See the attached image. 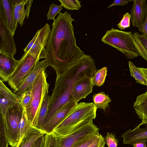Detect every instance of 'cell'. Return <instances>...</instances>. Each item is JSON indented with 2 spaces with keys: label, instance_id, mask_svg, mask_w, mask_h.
Wrapping results in <instances>:
<instances>
[{
  "label": "cell",
  "instance_id": "f546056e",
  "mask_svg": "<svg viewBox=\"0 0 147 147\" xmlns=\"http://www.w3.org/2000/svg\"><path fill=\"white\" fill-rule=\"evenodd\" d=\"M20 103L24 110H26L31 98V90L30 87L20 96Z\"/></svg>",
  "mask_w": 147,
  "mask_h": 147
},
{
  "label": "cell",
  "instance_id": "f35d334b",
  "mask_svg": "<svg viewBox=\"0 0 147 147\" xmlns=\"http://www.w3.org/2000/svg\"><path fill=\"white\" fill-rule=\"evenodd\" d=\"M45 135L41 136L32 147H42Z\"/></svg>",
  "mask_w": 147,
  "mask_h": 147
},
{
  "label": "cell",
  "instance_id": "8fae6325",
  "mask_svg": "<svg viewBox=\"0 0 147 147\" xmlns=\"http://www.w3.org/2000/svg\"><path fill=\"white\" fill-rule=\"evenodd\" d=\"M0 21L14 36L18 24L15 20L11 0H0Z\"/></svg>",
  "mask_w": 147,
  "mask_h": 147
},
{
  "label": "cell",
  "instance_id": "9c48e42d",
  "mask_svg": "<svg viewBox=\"0 0 147 147\" xmlns=\"http://www.w3.org/2000/svg\"><path fill=\"white\" fill-rule=\"evenodd\" d=\"M51 30L48 23L37 30L32 40L24 49L27 53L40 59L46 58V49L45 48L50 35Z\"/></svg>",
  "mask_w": 147,
  "mask_h": 147
},
{
  "label": "cell",
  "instance_id": "5b68a950",
  "mask_svg": "<svg viewBox=\"0 0 147 147\" xmlns=\"http://www.w3.org/2000/svg\"><path fill=\"white\" fill-rule=\"evenodd\" d=\"M45 70L40 71L30 87L31 98L26 111L28 118L34 127L35 126L42 102L49 92V85L47 82Z\"/></svg>",
  "mask_w": 147,
  "mask_h": 147
},
{
  "label": "cell",
  "instance_id": "3957f363",
  "mask_svg": "<svg viewBox=\"0 0 147 147\" xmlns=\"http://www.w3.org/2000/svg\"><path fill=\"white\" fill-rule=\"evenodd\" d=\"M97 108L93 102L77 103L51 132L60 136L69 134L95 119Z\"/></svg>",
  "mask_w": 147,
  "mask_h": 147
},
{
  "label": "cell",
  "instance_id": "ba28073f",
  "mask_svg": "<svg viewBox=\"0 0 147 147\" xmlns=\"http://www.w3.org/2000/svg\"><path fill=\"white\" fill-rule=\"evenodd\" d=\"M20 103L9 107L3 117L5 129L9 145L16 147L19 141L18 125L23 111Z\"/></svg>",
  "mask_w": 147,
  "mask_h": 147
},
{
  "label": "cell",
  "instance_id": "4dcf8cb0",
  "mask_svg": "<svg viewBox=\"0 0 147 147\" xmlns=\"http://www.w3.org/2000/svg\"><path fill=\"white\" fill-rule=\"evenodd\" d=\"M8 144L5 129L3 117L0 114V147H8Z\"/></svg>",
  "mask_w": 147,
  "mask_h": 147
},
{
  "label": "cell",
  "instance_id": "484cf974",
  "mask_svg": "<svg viewBox=\"0 0 147 147\" xmlns=\"http://www.w3.org/2000/svg\"><path fill=\"white\" fill-rule=\"evenodd\" d=\"M100 135L99 132L86 136L78 141L71 147H88L96 141Z\"/></svg>",
  "mask_w": 147,
  "mask_h": 147
},
{
  "label": "cell",
  "instance_id": "5bb4252c",
  "mask_svg": "<svg viewBox=\"0 0 147 147\" xmlns=\"http://www.w3.org/2000/svg\"><path fill=\"white\" fill-rule=\"evenodd\" d=\"M76 104L72 100L64 104L57 111L48 122L42 126L41 130L45 134L52 132Z\"/></svg>",
  "mask_w": 147,
  "mask_h": 147
},
{
  "label": "cell",
  "instance_id": "603a6c76",
  "mask_svg": "<svg viewBox=\"0 0 147 147\" xmlns=\"http://www.w3.org/2000/svg\"><path fill=\"white\" fill-rule=\"evenodd\" d=\"M50 100L51 96L47 95L42 102L34 126L38 129L41 130L44 121L47 113Z\"/></svg>",
  "mask_w": 147,
  "mask_h": 147
},
{
  "label": "cell",
  "instance_id": "74e56055",
  "mask_svg": "<svg viewBox=\"0 0 147 147\" xmlns=\"http://www.w3.org/2000/svg\"><path fill=\"white\" fill-rule=\"evenodd\" d=\"M132 1L133 0H115L107 8H108L111 6L115 5L124 6L127 4L129 2Z\"/></svg>",
  "mask_w": 147,
  "mask_h": 147
},
{
  "label": "cell",
  "instance_id": "d6986e66",
  "mask_svg": "<svg viewBox=\"0 0 147 147\" xmlns=\"http://www.w3.org/2000/svg\"><path fill=\"white\" fill-rule=\"evenodd\" d=\"M133 108L135 112L142 120L136 128H140L142 125L147 124V90L143 94L139 95L134 103Z\"/></svg>",
  "mask_w": 147,
  "mask_h": 147
},
{
  "label": "cell",
  "instance_id": "ab89813d",
  "mask_svg": "<svg viewBox=\"0 0 147 147\" xmlns=\"http://www.w3.org/2000/svg\"><path fill=\"white\" fill-rule=\"evenodd\" d=\"M146 142L141 141L132 144L134 147H147Z\"/></svg>",
  "mask_w": 147,
  "mask_h": 147
},
{
  "label": "cell",
  "instance_id": "cb8c5ba5",
  "mask_svg": "<svg viewBox=\"0 0 147 147\" xmlns=\"http://www.w3.org/2000/svg\"><path fill=\"white\" fill-rule=\"evenodd\" d=\"M93 103L97 109H103L105 111L109 106L111 100L108 94L101 92L96 93L93 96Z\"/></svg>",
  "mask_w": 147,
  "mask_h": 147
},
{
  "label": "cell",
  "instance_id": "d4e9b609",
  "mask_svg": "<svg viewBox=\"0 0 147 147\" xmlns=\"http://www.w3.org/2000/svg\"><path fill=\"white\" fill-rule=\"evenodd\" d=\"M32 126L28 118L26 110H23L18 125L19 141L23 138Z\"/></svg>",
  "mask_w": 147,
  "mask_h": 147
},
{
  "label": "cell",
  "instance_id": "277c9868",
  "mask_svg": "<svg viewBox=\"0 0 147 147\" xmlns=\"http://www.w3.org/2000/svg\"><path fill=\"white\" fill-rule=\"evenodd\" d=\"M99 131V128L91 121L67 135L60 136L53 132L46 134L42 147H71L83 137Z\"/></svg>",
  "mask_w": 147,
  "mask_h": 147
},
{
  "label": "cell",
  "instance_id": "44dd1931",
  "mask_svg": "<svg viewBox=\"0 0 147 147\" xmlns=\"http://www.w3.org/2000/svg\"><path fill=\"white\" fill-rule=\"evenodd\" d=\"M13 9L14 16L16 22L21 26L24 24L27 13L25 7L28 0H11Z\"/></svg>",
  "mask_w": 147,
  "mask_h": 147
},
{
  "label": "cell",
  "instance_id": "d590c367",
  "mask_svg": "<svg viewBox=\"0 0 147 147\" xmlns=\"http://www.w3.org/2000/svg\"><path fill=\"white\" fill-rule=\"evenodd\" d=\"M146 11H147V7ZM138 30L142 33V35L147 37V14L143 24L141 27L138 28Z\"/></svg>",
  "mask_w": 147,
  "mask_h": 147
},
{
  "label": "cell",
  "instance_id": "ffe728a7",
  "mask_svg": "<svg viewBox=\"0 0 147 147\" xmlns=\"http://www.w3.org/2000/svg\"><path fill=\"white\" fill-rule=\"evenodd\" d=\"M45 134L42 130L32 126L16 147H32L37 140Z\"/></svg>",
  "mask_w": 147,
  "mask_h": 147
},
{
  "label": "cell",
  "instance_id": "2e32d148",
  "mask_svg": "<svg viewBox=\"0 0 147 147\" xmlns=\"http://www.w3.org/2000/svg\"><path fill=\"white\" fill-rule=\"evenodd\" d=\"M48 66V64L45 59L40 61H38L23 84L14 92L17 95L20 96L31 87L40 71L43 70H46Z\"/></svg>",
  "mask_w": 147,
  "mask_h": 147
},
{
  "label": "cell",
  "instance_id": "52a82bcc",
  "mask_svg": "<svg viewBox=\"0 0 147 147\" xmlns=\"http://www.w3.org/2000/svg\"><path fill=\"white\" fill-rule=\"evenodd\" d=\"M39 60L29 53L24 52L21 58L17 61L15 68L7 81L14 91L22 85Z\"/></svg>",
  "mask_w": 147,
  "mask_h": 147
},
{
  "label": "cell",
  "instance_id": "7c38bea8",
  "mask_svg": "<svg viewBox=\"0 0 147 147\" xmlns=\"http://www.w3.org/2000/svg\"><path fill=\"white\" fill-rule=\"evenodd\" d=\"M13 36L0 21V53L13 57L16 52Z\"/></svg>",
  "mask_w": 147,
  "mask_h": 147
},
{
  "label": "cell",
  "instance_id": "ac0fdd59",
  "mask_svg": "<svg viewBox=\"0 0 147 147\" xmlns=\"http://www.w3.org/2000/svg\"><path fill=\"white\" fill-rule=\"evenodd\" d=\"M142 128H135L133 130L129 129L122 135L123 143L132 145L137 142L144 141L147 142V124H144Z\"/></svg>",
  "mask_w": 147,
  "mask_h": 147
},
{
  "label": "cell",
  "instance_id": "4316f807",
  "mask_svg": "<svg viewBox=\"0 0 147 147\" xmlns=\"http://www.w3.org/2000/svg\"><path fill=\"white\" fill-rule=\"evenodd\" d=\"M107 71V68L106 67L96 70L92 77L93 86L100 87L104 84Z\"/></svg>",
  "mask_w": 147,
  "mask_h": 147
},
{
  "label": "cell",
  "instance_id": "83f0119b",
  "mask_svg": "<svg viewBox=\"0 0 147 147\" xmlns=\"http://www.w3.org/2000/svg\"><path fill=\"white\" fill-rule=\"evenodd\" d=\"M61 5L70 10H78L81 7V1L78 0H59Z\"/></svg>",
  "mask_w": 147,
  "mask_h": 147
},
{
  "label": "cell",
  "instance_id": "d6a6232c",
  "mask_svg": "<svg viewBox=\"0 0 147 147\" xmlns=\"http://www.w3.org/2000/svg\"><path fill=\"white\" fill-rule=\"evenodd\" d=\"M131 14L128 12L125 13L120 22L117 25L121 30H123L130 27Z\"/></svg>",
  "mask_w": 147,
  "mask_h": 147
},
{
  "label": "cell",
  "instance_id": "6da1fadb",
  "mask_svg": "<svg viewBox=\"0 0 147 147\" xmlns=\"http://www.w3.org/2000/svg\"><path fill=\"white\" fill-rule=\"evenodd\" d=\"M67 11L60 12L54 21L46 46L45 60L56 73L76 62L84 55L76 43L72 22Z\"/></svg>",
  "mask_w": 147,
  "mask_h": 147
},
{
  "label": "cell",
  "instance_id": "8992f818",
  "mask_svg": "<svg viewBox=\"0 0 147 147\" xmlns=\"http://www.w3.org/2000/svg\"><path fill=\"white\" fill-rule=\"evenodd\" d=\"M104 43L113 47L131 59L136 57L138 53L135 45L132 32H125L112 27L101 39Z\"/></svg>",
  "mask_w": 147,
  "mask_h": 147
},
{
  "label": "cell",
  "instance_id": "e575fe53",
  "mask_svg": "<svg viewBox=\"0 0 147 147\" xmlns=\"http://www.w3.org/2000/svg\"><path fill=\"white\" fill-rule=\"evenodd\" d=\"M105 144L104 138L101 134L96 141L88 147H105Z\"/></svg>",
  "mask_w": 147,
  "mask_h": 147
},
{
  "label": "cell",
  "instance_id": "9a60e30c",
  "mask_svg": "<svg viewBox=\"0 0 147 147\" xmlns=\"http://www.w3.org/2000/svg\"><path fill=\"white\" fill-rule=\"evenodd\" d=\"M132 1L131 19L133 26L139 28L142 26L144 22L147 4L145 0H134Z\"/></svg>",
  "mask_w": 147,
  "mask_h": 147
},
{
  "label": "cell",
  "instance_id": "7402d4cb",
  "mask_svg": "<svg viewBox=\"0 0 147 147\" xmlns=\"http://www.w3.org/2000/svg\"><path fill=\"white\" fill-rule=\"evenodd\" d=\"M128 65L131 76L137 83L147 86V68L137 67L130 61Z\"/></svg>",
  "mask_w": 147,
  "mask_h": 147
},
{
  "label": "cell",
  "instance_id": "7a4b0ae2",
  "mask_svg": "<svg viewBox=\"0 0 147 147\" xmlns=\"http://www.w3.org/2000/svg\"><path fill=\"white\" fill-rule=\"evenodd\" d=\"M96 70L94 60L90 55L85 54L76 62L56 73L55 85L44 123L48 122L61 107L73 100L71 93L76 80L85 75L93 76Z\"/></svg>",
  "mask_w": 147,
  "mask_h": 147
},
{
  "label": "cell",
  "instance_id": "f1b7e54d",
  "mask_svg": "<svg viewBox=\"0 0 147 147\" xmlns=\"http://www.w3.org/2000/svg\"><path fill=\"white\" fill-rule=\"evenodd\" d=\"M133 34L134 45L141 47L147 51V37L137 32H134Z\"/></svg>",
  "mask_w": 147,
  "mask_h": 147
},
{
  "label": "cell",
  "instance_id": "8d00e7d4",
  "mask_svg": "<svg viewBox=\"0 0 147 147\" xmlns=\"http://www.w3.org/2000/svg\"><path fill=\"white\" fill-rule=\"evenodd\" d=\"M136 49L139 55L142 57L147 61V51L141 47L136 45Z\"/></svg>",
  "mask_w": 147,
  "mask_h": 147
},
{
  "label": "cell",
  "instance_id": "4fadbf2b",
  "mask_svg": "<svg viewBox=\"0 0 147 147\" xmlns=\"http://www.w3.org/2000/svg\"><path fill=\"white\" fill-rule=\"evenodd\" d=\"M0 114L5 117L8 109L20 103L19 96L9 88L2 80H0Z\"/></svg>",
  "mask_w": 147,
  "mask_h": 147
},
{
  "label": "cell",
  "instance_id": "1f68e13d",
  "mask_svg": "<svg viewBox=\"0 0 147 147\" xmlns=\"http://www.w3.org/2000/svg\"><path fill=\"white\" fill-rule=\"evenodd\" d=\"M63 7L61 5H57L53 3L50 5L49 9L47 16V19L53 20L54 21L56 19L55 16L60 12Z\"/></svg>",
  "mask_w": 147,
  "mask_h": 147
},
{
  "label": "cell",
  "instance_id": "e0dca14e",
  "mask_svg": "<svg viewBox=\"0 0 147 147\" xmlns=\"http://www.w3.org/2000/svg\"><path fill=\"white\" fill-rule=\"evenodd\" d=\"M17 61L13 57L0 53V78L3 82H7L15 68Z\"/></svg>",
  "mask_w": 147,
  "mask_h": 147
},
{
  "label": "cell",
  "instance_id": "30bf717a",
  "mask_svg": "<svg viewBox=\"0 0 147 147\" xmlns=\"http://www.w3.org/2000/svg\"><path fill=\"white\" fill-rule=\"evenodd\" d=\"M93 76L85 75L76 80L74 85L71 93L72 100L76 103L85 98L92 92Z\"/></svg>",
  "mask_w": 147,
  "mask_h": 147
},
{
  "label": "cell",
  "instance_id": "836d02e7",
  "mask_svg": "<svg viewBox=\"0 0 147 147\" xmlns=\"http://www.w3.org/2000/svg\"><path fill=\"white\" fill-rule=\"evenodd\" d=\"M105 140L108 147H117L118 140L112 133L107 132Z\"/></svg>",
  "mask_w": 147,
  "mask_h": 147
}]
</instances>
